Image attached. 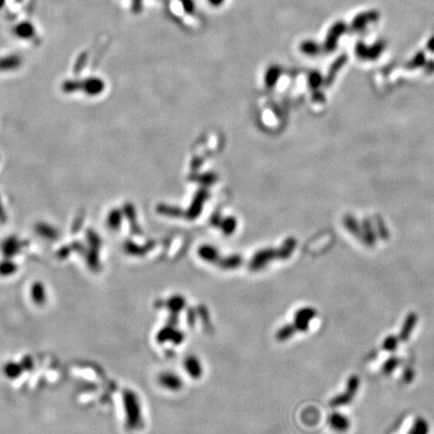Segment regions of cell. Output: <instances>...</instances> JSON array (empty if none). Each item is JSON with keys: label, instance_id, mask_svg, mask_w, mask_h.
I'll use <instances>...</instances> for the list:
<instances>
[{"label": "cell", "instance_id": "cell-1", "mask_svg": "<svg viewBox=\"0 0 434 434\" xmlns=\"http://www.w3.org/2000/svg\"><path fill=\"white\" fill-rule=\"evenodd\" d=\"M124 409L126 414V425L130 430H135L142 425V412L138 395L128 389L123 393Z\"/></svg>", "mask_w": 434, "mask_h": 434}, {"label": "cell", "instance_id": "cell-2", "mask_svg": "<svg viewBox=\"0 0 434 434\" xmlns=\"http://www.w3.org/2000/svg\"><path fill=\"white\" fill-rule=\"evenodd\" d=\"M359 386H360L359 377L357 375H352L347 381L346 390L343 393L335 396L331 400V402H330L331 407L337 408V407L349 405L352 402V400L354 399V397H355V395L359 389Z\"/></svg>", "mask_w": 434, "mask_h": 434}, {"label": "cell", "instance_id": "cell-3", "mask_svg": "<svg viewBox=\"0 0 434 434\" xmlns=\"http://www.w3.org/2000/svg\"><path fill=\"white\" fill-rule=\"evenodd\" d=\"M317 316V311L311 306H304L296 311L293 318V327L296 332H305L307 331L311 321L315 319Z\"/></svg>", "mask_w": 434, "mask_h": 434}, {"label": "cell", "instance_id": "cell-4", "mask_svg": "<svg viewBox=\"0 0 434 434\" xmlns=\"http://www.w3.org/2000/svg\"><path fill=\"white\" fill-rule=\"evenodd\" d=\"M328 424L329 426L336 432H346L349 430L350 426H351V422L349 420V418L340 413V412H332L329 417H328Z\"/></svg>", "mask_w": 434, "mask_h": 434}, {"label": "cell", "instance_id": "cell-5", "mask_svg": "<svg viewBox=\"0 0 434 434\" xmlns=\"http://www.w3.org/2000/svg\"><path fill=\"white\" fill-rule=\"evenodd\" d=\"M158 381L163 388L170 391H179L183 386V382L180 377L171 372H164L160 374Z\"/></svg>", "mask_w": 434, "mask_h": 434}, {"label": "cell", "instance_id": "cell-6", "mask_svg": "<svg viewBox=\"0 0 434 434\" xmlns=\"http://www.w3.org/2000/svg\"><path fill=\"white\" fill-rule=\"evenodd\" d=\"M417 321H418V317L413 312L409 313L406 316V318L403 322V325L401 327L399 336H398V338L401 342H407L410 339V337L413 333V330L415 329V326L417 324Z\"/></svg>", "mask_w": 434, "mask_h": 434}, {"label": "cell", "instance_id": "cell-7", "mask_svg": "<svg viewBox=\"0 0 434 434\" xmlns=\"http://www.w3.org/2000/svg\"><path fill=\"white\" fill-rule=\"evenodd\" d=\"M184 368L194 379H198L202 375V365L195 356H188L184 360Z\"/></svg>", "mask_w": 434, "mask_h": 434}, {"label": "cell", "instance_id": "cell-8", "mask_svg": "<svg viewBox=\"0 0 434 434\" xmlns=\"http://www.w3.org/2000/svg\"><path fill=\"white\" fill-rule=\"evenodd\" d=\"M344 28H345L344 23H336L330 29V31L328 33V36H327V39H326V48L328 50L333 49L336 41L339 39V37L344 32Z\"/></svg>", "mask_w": 434, "mask_h": 434}, {"label": "cell", "instance_id": "cell-9", "mask_svg": "<svg viewBox=\"0 0 434 434\" xmlns=\"http://www.w3.org/2000/svg\"><path fill=\"white\" fill-rule=\"evenodd\" d=\"M30 298L35 304H43L46 301V291L41 284H34L30 289Z\"/></svg>", "mask_w": 434, "mask_h": 434}, {"label": "cell", "instance_id": "cell-10", "mask_svg": "<svg viewBox=\"0 0 434 434\" xmlns=\"http://www.w3.org/2000/svg\"><path fill=\"white\" fill-rule=\"evenodd\" d=\"M429 433V424L427 422L426 419H424L423 417L419 416L417 417L411 428L409 429L408 434H428Z\"/></svg>", "mask_w": 434, "mask_h": 434}, {"label": "cell", "instance_id": "cell-11", "mask_svg": "<svg viewBox=\"0 0 434 434\" xmlns=\"http://www.w3.org/2000/svg\"><path fill=\"white\" fill-rule=\"evenodd\" d=\"M401 360L397 356L389 357L382 365V373L386 376L391 375L400 365Z\"/></svg>", "mask_w": 434, "mask_h": 434}, {"label": "cell", "instance_id": "cell-12", "mask_svg": "<svg viewBox=\"0 0 434 434\" xmlns=\"http://www.w3.org/2000/svg\"><path fill=\"white\" fill-rule=\"evenodd\" d=\"M399 338L396 336H388L384 339L383 343H382V349L386 352H394L397 350L398 345H399Z\"/></svg>", "mask_w": 434, "mask_h": 434}, {"label": "cell", "instance_id": "cell-13", "mask_svg": "<svg viewBox=\"0 0 434 434\" xmlns=\"http://www.w3.org/2000/svg\"><path fill=\"white\" fill-rule=\"evenodd\" d=\"M294 333H296L295 328L293 327V325H287L285 327H283L278 333H277V338L279 341H286L289 339L291 336L294 335Z\"/></svg>", "mask_w": 434, "mask_h": 434}, {"label": "cell", "instance_id": "cell-14", "mask_svg": "<svg viewBox=\"0 0 434 434\" xmlns=\"http://www.w3.org/2000/svg\"><path fill=\"white\" fill-rule=\"evenodd\" d=\"M4 373L8 378H15L18 377L21 373V368L19 367L18 364H14V363H7L4 366Z\"/></svg>", "mask_w": 434, "mask_h": 434}, {"label": "cell", "instance_id": "cell-15", "mask_svg": "<svg viewBox=\"0 0 434 434\" xmlns=\"http://www.w3.org/2000/svg\"><path fill=\"white\" fill-rule=\"evenodd\" d=\"M300 49L306 54H316L319 51V46L314 41H304L301 43Z\"/></svg>", "mask_w": 434, "mask_h": 434}, {"label": "cell", "instance_id": "cell-16", "mask_svg": "<svg viewBox=\"0 0 434 434\" xmlns=\"http://www.w3.org/2000/svg\"><path fill=\"white\" fill-rule=\"evenodd\" d=\"M15 32L21 37H27L33 32V28L28 23H22L15 29Z\"/></svg>", "mask_w": 434, "mask_h": 434}, {"label": "cell", "instance_id": "cell-17", "mask_svg": "<svg viewBox=\"0 0 434 434\" xmlns=\"http://www.w3.org/2000/svg\"><path fill=\"white\" fill-rule=\"evenodd\" d=\"M280 75V70L278 67H272L267 75V81L269 83V85H274L278 79Z\"/></svg>", "mask_w": 434, "mask_h": 434}, {"label": "cell", "instance_id": "cell-18", "mask_svg": "<svg viewBox=\"0 0 434 434\" xmlns=\"http://www.w3.org/2000/svg\"><path fill=\"white\" fill-rule=\"evenodd\" d=\"M180 2L182 4V6H183V9L187 13L192 14V13L195 12V3H194L193 0H180Z\"/></svg>", "mask_w": 434, "mask_h": 434}, {"label": "cell", "instance_id": "cell-19", "mask_svg": "<svg viewBox=\"0 0 434 434\" xmlns=\"http://www.w3.org/2000/svg\"><path fill=\"white\" fill-rule=\"evenodd\" d=\"M414 379V371L411 368H407L403 372V380L405 383H410Z\"/></svg>", "mask_w": 434, "mask_h": 434}, {"label": "cell", "instance_id": "cell-20", "mask_svg": "<svg viewBox=\"0 0 434 434\" xmlns=\"http://www.w3.org/2000/svg\"><path fill=\"white\" fill-rule=\"evenodd\" d=\"M142 7V0H133V10L139 12Z\"/></svg>", "mask_w": 434, "mask_h": 434}, {"label": "cell", "instance_id": "cell-21", "mask_svg": "<svg viewBox=\"0 0 434 434\" xmlns=\"http://www.w3.org/2000/svg\"><path fill=\"white\" fill-rule=\"evenodd\" d=\"M208 2L212 6H220L224 2V0H208Z\"/></svg>", "mask_w": 434, "mask_h": 434}, {"label": "cell", "instance_id": "cell-22", "mask_svg": "<svg viewBox=\"0 0 434 434\" xmlns=\"http://www.w3.org/2000/svg\"><path fill=\"white\" fill-rule=\"evenodd\" d=\"M3 2H4V0H0V7H1V5L3 4Z\"/></svg>", "mask_w": 434, "mask_h": 434}]
</instances>
